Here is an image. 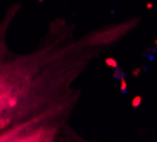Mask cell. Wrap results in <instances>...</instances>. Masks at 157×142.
<instances>
[{"instance_id": "1", "label": "cell", "mask_w": 157, "mask_h": 142, "mask_svg": "<svg viewBox=\"0 0 157 142\" xmlns=\"http://www.w3.org/2000/svg\"><path fill=\"white\" fill-rule=\"evenodd\" d=\"M0 27V134L81 92L75 87L82 70L99 48L109 46L102 31L71 39L65 23H54L48 39L30 54H13Z\"/></svg>"}, {"instance_id": "2", "label": "cell", "mask_w": 157, "mask_h": 142, "mask_svg": "<svg viewBox=\"0 0 157 142\" xmlns=\"http://www.w3.org/2000/svg\"><path fill=\"white\" fill-rule=\"evenodd\" d=\"M81 92L44 112L9 128L0 134V142H74L77 129L71 118L77 111Z\"/></svg>"}, {"instance_id": "3", "label": "cell", "mask_w": 157, "mask_h": 142, "mask_svg": "<svg viewBox=\"0 0 157 142\" xmlns=\"http://www.w3.org/2000/svg\"><path fill=\"white\" fill-rule=\"evenodd\" d=\"M74 142H94V141H91V139L85 138L84 135H81L79 132L77 131V134H75V138H74Z\"/></svg>"}, {"instance_id": "4", "label": "cell", "mask_w": 157, "mask_h": 142, "mask_svg": "<svg viewBox=\"0 0 157 142\" xmlns=\"http://www.w3.org/2000/svg\"><path fill=\"white\" fill-rule=\"evenodd\" d=\"M106 63H108V64H109L110 67H116V61H115V60L108 59V60H106Z\"/></svg>"}, {"instance_id": "5", "label": "cell", "mask_w": 157, "mask_h": 142, "mask_svg": "<svg viewBox=\"0 0 157 142\" xmlns=\"http://www.w3.org/2000/svg\"><path fill=\"white\" fill-rule=\"evenodd\" d=\"M140 102V98H136L135 101H133V105H137V104H139Z\"/></svg>"}, {"instance_id": "6", "label": "cell", "mask_w": 157, "mask_h": 142, "mask_svg": "<svg viewBox=\"0 0 157 142\" xmlns=\"http://www.w3.org/2000/svg\"><path fill=\"white\" fill-rule=\"evenodd\" d=\"M156 44H157V40H156Z\"/></svg>"}]
</instances>
